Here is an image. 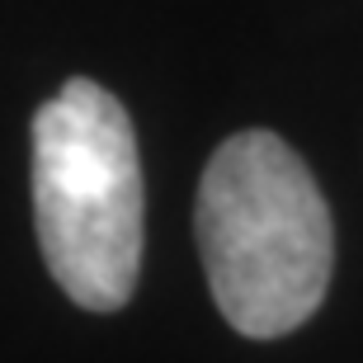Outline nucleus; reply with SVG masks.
<instances>
[{"instance_id": "2", "label": "nucleus", "mask_w": 363, "mask_h": 363, "mask_svg": "<svg viewBox=\"0 0 363 363\" xmlns=\"http://www.w3.org/2000/svg\"><path fill=\"white\" fill-rule=\"evenodd\" d=\"M142 161L128 108L71 76L33 113V222L57 288L118 311L142 269Z\"/></svg>"}, {"instance_id": "1", "label": "nucleus", "mask_w": 363, "mask_h": 363, "mask_svg": "<svg viewBox=\"0 0 363 363\" xmlns=\"http://www.w3.org/2000/svg\"><path fill=\"white\" fill-rule=\"evenodd\" d=\"M199 255L217 311L250 340L307 325L335 269V227L307 161L250 128L208 156L199 179Z\"/></svg>"}]
</instances>
